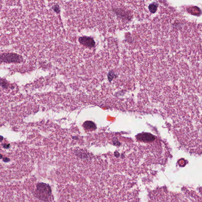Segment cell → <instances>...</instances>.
<instances>
[{
    "mask_svg": "<svg viewBox=\"0 0 202 202\" xmlns=\"http://www.w3.org/2000/svg\"><path fill=\"white\" fill-rule=\"evenodd\" d=\"M36 195L39 199L44 201H50L52 194L50 185L45 183H39L37 185Z\"/></svg>",
    "mask_w": 202,
    "mask_h": 202,
    "instance_id": "1",
    "label": "cell"
},
{
    "mask_svg": "<svg viewBox=\"0 0 202 202\" xmlns=\"http://www.w3.org/2000/svg\"><path fill=\"white\" fill-rule=\"evenodd\" d=\"M1 59L5 62H19L21 61V57L16 54H4L1 56Z\"/></svg>",
    "mask_w": 202,
    "mask_h": 202,
    "instance_id": "2",
    "label": "cell"
},
{
    "mask_svg": "<svg viewBox=\"0 0 202 202\" xmlns=\"http://www.w3.org/2000/svg\"><path fill=\"white\" fill-rule=\"evenodd\" d=\"M80 43L86 46L92 48L94 46L95 42L93 39L87 37H80L79 39Z\"/></svg>",
    "mask_w": 202,
    "mask_h": 202,
    "instance_id": "3",
    "label": "cell"
},
{
    "mask_svg": "<svg viewBox=\"0 0 202 202\" xmlns=\"http://www.w3.org/2000/svg\"><path fill=\"white\" fill-rule=\"evenodd\" d=\"M83 127L86 130H93L96 129L95 124L91 121H86L84 123Z\"/></svg>",
    "mask_w": 202,
    "mask_h": 202,
    "instance_id": "4",
    "label": "cell"
},
{
    "mask_svg": "<svg viewBox=\"0 0 202 202\" xmlns=\"http://www.w3.org/2000/svg\"><path fill=\"white\" fill-rule=\"evenodd\" d=\"M54 10H55V11L59 12V8L58 7V6H54Z\"/></svg>",
    "mask_w": 202,
    "mask_h": 202,
    "instance_id": "5",
    "label": "cell"
}]
</instances>
